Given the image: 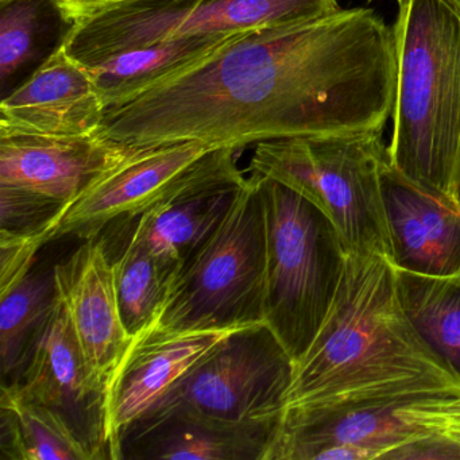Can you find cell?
I'll use <instances>...</instances> for the list:
<instances>
[{
	"label": "cell",
	"instance_id": "cell-1",
	"mask_svg": "<svg viewBox=\"0 0 460 460\" xmlns=\"http://www.w3.org/2000/svg\"><path fill=\"white\" fill-rule=\"evenodd\" d=\"M393 26L374 10L242 34L211 58L122 106L101 136L126 146L384 131L397 93Z\"/></svg>",
	"mask_w": 460,
	"mask_h": 460
},
{
	"label": "cell",
	"instance_id": "cell-2",
	"mask_svg": "<svg viewBox=\"0 0 460 460\" xmlns=\"http://www.w3.org/2000/svg\"><path fill=\"white\" fill-rule=\"evenodd\" d=\"M393 393L460 394V379L409 322L392 261L347 252L327 317L296 363L285 409Z\"/></svg>",
	"mask_w": 460,
	"mask_h": 460
},
{
	"label": "cell",
	"instance_id": "cell-3",
	"mask_svg": "<svg viewBox=\"0 0 460 460\" xmlns=\"http://www.w3.org/2000/svg\"><path fill=\"white\" fill-rule=\"evenodd\" d=\"M398 76L390 165L455 199L460 182V10L402 0L394 26Z\"/></svg>",
	"mask_w": 460,
	"mask_h": 460
},
{
	"label": "cell",
	"instance_id": "cell-4",
	"mask_svg": "<svg viewBox=\"0 0 460 460\" xmlns=\"http://www.w3.org/2000/svg\"><path fill=\"white\" fill-rule=\"evenodd\" d=\"M384 131L260 142L250 171L296 190L322 209L349 252L392 258L381 174Z\"/></svg>",
	"mask_w": 460,
	"mask_h": 460
},
{
	"label": "cell",
	"instance_id": "cell-5",
	"mask_svg": "<svg viewBox=\"0 0 460 460\" xmlns=\"http://www.w3.org/2000/svg\"><path fill=\"white\" fill-rule=\"evenodd\" d=\"M258 177L268 233L263 323L297 363L332 305L349 252L322 209L281 182Z\"/></svg>",
	"mask_w": 460,
	"mask_h": 460
},
{
	"label": "cell",
	"instance_id": "cell-6",
	"mask_svg": "<svg viewBox=\"0 0 460 460\" xmlns=\"http://www.w3.org/2000/svg\"><path fill=\"white\" fill-rule=\"evenodd\" d=\"M268 233L260 177L252 173L211 238L177 271L152 323L177 331L263 323Z\"/></svg>",
	"mask_w": 460,
	"mask_h": 460
},
{
	"label": "cell",
	"instance_id": "cell-7",
	"mask_svg": "<svg viewBox=\"0 0 460 460\" xmlns=\"http://www.w3.org/2000/svg\"><path fill=\"white\" fill-rule=\"evenodd\" d=\"M338 0H120L76 20L64 49L87 69L190 36H238L316 20Z\"/></svg>",
	"mask_w": 460,
	"mask_h": 460
},
{
	"label": "cell",
	"instance_id": "cell-8",
	"mask_svg": "<svg viewBox=\"0 0 460 460\" xmlns=\"http://www.w3.org/2000/svg\"><path fill=\"white\" fill-rule=\"evenodd\" d=\"M295 367V360L265 323L241 328L131 424L173 414L277 424L284 414Z\"/></svg>",
	"mask_w": 460,
	"mask_h": 460
},
{
	"label": "cell",
	"instance_id": "cell-9",
	"mask_svg": "<svg viewBox=\"0 0 460 460\" xmlns=\"http://www.w3.org/2000/svg\"><path fill=\"white\" fill-rule=\"evenodd\" d=\"M234 153L231 147L209 150L163 200L107 226L96 238L109 261L125 247L136 246L180 269L211 238L246 184Z\"/></svg>",
	"mask_w": 460,
	"mask_h": 460
},
{
	"label": "cell",
	"instance_id": "cell-10",
	"mask_svg": "<svg viewBox=\"0 0 460 460\" xmlns=\"http://www.w3.org/2000/svg\"><path fill=\"white\" fill-rule=\"evenodd\" d=\"M9 386L60 417L93 460L110 459L106 386L93 378L58 293L25 363Z\"/></svg>",
	"mask_w": 460,
	"mask_h": 460
},
{
	"label": "cell",
	"instance_id": "cell-11",
	"mask_svg": "<svg viewBox=\"0 0 460 460\" xmlns=\"http://www.w3.org/2000/svg\"><path fill=\"white\" fill-rule=\"evenodd\" d=\"M424 395L393 393L287 408L265 460H314L320 449L347 446L368 460L385 455L430 430L414 424L403 409Z\"/></svg>",
	"mask_w": 460,
	"mask_h": 460
},
{
	"label": "cell",
	"instance_id": "cell-12",
	"mask_svg": "<svg viewBox=\"0 0 460 460\" xmlns=\"http://www.w3.org/2000/svg\"><path fill=\"white\" fill-rule=\"evenodd\" d=\"M212 149L217 147L193 141L133 147L66 207L53 241L93 239L111 223L146 211L176 190L190 166Z\"/></svg>",
	"mask_w": 460,
	"mask_h": 460
},
{
	"label": "cell",
	"instance_id": "cell-13",
	"mask_svg": "<svg viewBox=\"0 0 460 460\" xmlns=\"http://www.w3.org/2000/svg\"><path fill=\"white\" fill-rule=\"evenodd\" d=\"M238 330L241 328L177 331L150 324L133 336L107 381L110 459L117 460L118 443L123 430Z\"/></svg>",
	"mask_w": 460,
	"mask_h": 460
},
{
	"label": "cell",
	"instance_id": "cell-14",
	"mask_svg": "<svg viewBox=\"0 0 460 460\" xmlns=\"http://www.w3.org/2000/svg\"><path fill=\"white\" fill-rule=\"evenodd\" d=\"M133 147L101 134L52 137L0 130V185L72 204Z\"/></svg>",
	"mask_w": 460,
	"mask_h": 460
},
{
	"label": "cell",
	"instance_id": "cell-15",
	"mask_svg": "<svg viewBox=\"0 0 460 460\" xmlns=\"http://www.w3.org/2000/svg\"><path fill=\"white\" fill-rule=\"evenodd\" d=\"M382 195L393 265L427 276L460 274V204L385 164Z\"/></svg>",
	"mask_w": 460,
	"mask_h": 460
},
{
	"label": "cell",
	"instance_id": "cell-16",
	"mask_svg": "<svg viewBox=\"0 0 460 460\" xmlns=\"http://www.w3.org/2000/svg\"><path fill=\"white\" fill-rule=\"evenodd\" d=\"M56 287L93 378L106 386L131 341L123 327L114 270L101 239L83 241L55 265Z\"/></svg>",
	"mask_w": 460,
	"mask_h": 460
},
{
	"label": "cell",
	"instance_id": "cell-17",
	"mask_svg": "<svg viewBox=\"0 0 460 460\" xmlns=\"http://www.w3.org/2000/svg\"><path fill=\"white\" fill-rule=\"evenodd\" d=\"M107 107L90 69L58 50L0 104V130L52 137L101 133Z\"/></svg>",
	"mask_w": 460,
	"mask_h": 460
},
{
	"label": "cell",
	"instance_id": "cell-18",
	"mask_svg": "<svg viewBox=\"0 0 460 460\" xmlns=\"http://www.w3.org/2000/svg\"><path fill=\"white\" fill-rule=\"evenodd\" d=\"M279 424L173 414L128 425L120 435L117 460H265Z\"/></svg>",
	"mask_w": 460,
	"mask_h": 460
},
{
	"label": "cell",
	"instance_id": "cell-19",
	"mask_svg": "<svg viewBox=\"0 0 460 460\" xmlns=\"http://www.w3.org/2000/svg\"><path fill=\"white\" fill-rule=\"evenodd\" d=\"M76 21L61 0H0V99L63 49Z\"/></svg>",
	"mask_w": 460,
	"mask_h": 460
},
{
	"label": "cell",
	"instance_id": "cell-20",
	"mask_svg": "<svg viewBox=\"0 0 460 460\" xmlns=\"http://www.w3.org/2000/svg\"><path fill=\"white\" fill-rule=\"evenodd\" d=\"M242 36H190L123 53L90 69L107 110L193 68Z\"/></svg>",
	"mask_w": 460,
	"mask_h": 460
},
{
	"label": "cell",
	"instance_id": "cell-21",
	"mask_svg": "<svg viewBox=\"0 0 460 460\" xmlns=\"http://www.w3.org/2000/svg\"><path fill=\"white\" fill-rule=\"evenodd\" d=\"M395 279L409 322L460 379V274L427 276L395 268Z\"/></svg>",
	"mask_w": 460,
	"mask_h": 460
},
{
	"label": "cell",
	"instance_id": "cell-22",
	"mask_svg": "<svg viewBox=\"0 0 460 460\" xmlns=\"http://www.w3.org/2000/svg\"><path fill=\"white\" fill-rule=\"evenodd\" d=\"M2 460H93L66 422L9 385L0 395Z\"/></svg>",
	"mask_w": 460,
	"mask_h": 460
},
{
	"label": "cell",
	"instance_id": "cell-23",
	"mask_svg": "<svg viewBox=\"0 0 460 460\" xmlns=\"http://www.w3.org/2000/svg\"><path fill=\"white\" fill-rule=\"evenodd\" d=\"M0 355L4 384L17 378L34 338L58 300L55 266L34 268L14 287L0 293Z\"/></svg>",
	"mask_w": 460,
	"mask_h": 460
},
{
	"label": "cell",
	"instance_id": "cell-24",
	"mask_svg": "<svg viewBox=\"0 0 460 460\" xmlns=\"http://www.w3.org/2000/svg\"><path fill=\"white\" fill-rule=\"evenodd\" d=\"M110 262L120 319L133 338L157 319L179 268L136 246L125 247Z\"/></svg>",
	"mask_w": 460,
	"mask_h": 460
},
{
	"label": "cell",
	"instance_id": "cell-25",
	"mask_svg": "<svg viewBox=\"0 0 460 460\" xmlns=\"http://www.w3.org/2000/svg\"><path fill=\"white\" fill-rule=\"evenodd\" d=\"M68 204L25 188L0 185V234L48 233L50 241Z\"/></svg>",
	"mask_w": 460,
	"mask_h": 460
},
{
	"label": "cell",
	"instance_id": "cell-26",
	"mask_svg": "<svg viewBox=\"0 0 460 460\" xmlns=\"http://www.w3.org/2000/svg\"><path fill=\"white\" fill-rule=\"evenodd\" d=\"M48 233L0 234V293L21 281L37 263V254L49 243Z\"/></svg>",
	"mask_w": 460,
	"mask_h": 460
},
{
	"label": "cell",
	"instance_id": "cell-27",
	"mask_svg": "<svg viewBox=\"0 0 460 460\" xmlns=\"http://www.w3.org/2000/svg\"><path fill=\"white\" fill-rule=\"evenodd\" d=\"M403 411L414 424L440 433L460 446V394L427 398Z\"/></svg>",
	"mask_w": 460,
	"mask_h": 460
},
{
	"label": "cell",
	"instance_id": "cell-28",
	"mask_svg": "<svg viewBox=\"0 0 460 460\" xmlns=\"http://www.w3.org/2000/svg\"><path fill=\"white\" fill-rule=\"evenodd\" d=\"M387 460L460 459V446L451 438L430 432L413 438L385 455Z\"/></svg>",
	"mask_w": 460,
	"mask_h": 460
},
{
	"label": "cell",
	"instance_id": "cell-29",
	"mask_svg": "<svg viewBox=\"0 0 460 460\" xmlns=\"http://www.w3.org/2000/svg\"><path fill=\"white\" fill-rule=\"evenodd\" d=\"M64 7L68 10L69 14L75 18V21L80 18L87 17L98 10L104 9L110 4H117L120 0H61Z\"/></svg>",
	"mask_w": 460,
	"mask_h": 460
},
{
	"label": "cell",
	"instance_id": "cell-30",
	"mask_svg": "<svg viewBox=\"0 0 460 460\" xmlns=\"http://www.w3.org/2000/svg\"><path fill=\"white\" fill-rule=\"evenodd\" d=\"M455 200H456L457 203L460 204V182L459 185H457L456 193H455Z\"/></svg>",
	"mask_w": 460,
	"mask_h": 460
},
{
	"label": "cell",
	"instance_id": "cell-31",
	"mask_svg": "<svg viewBox=\"0 0 460 460\" xmlns=\"http://www.w3.org/2000/svg\"><path fill=\"white\" fill-rule=\"evenodd\" d=\"M452 4H455V6L457 7V9L460 10V0H451Z\"/></svg>",
	"mask_w": 460,
	"mask_h": 460
},
{
	"label": "cell",
	"instance_id": "cell-32",
	"mask_svg": "<svg viewBox=\"0 0 460 460\" xmlns=\"http://www.w3.org/2000/svg\"><path fill=\"white\" fill-rule=\"evenodd\" d=\"M370 2H373V0H370ZM402 0H397V4H400Z\"/></svg>",
	"mask_w": 460,
	"mask_h": 460
}]
</instances>
